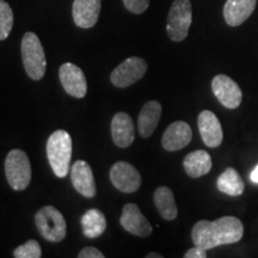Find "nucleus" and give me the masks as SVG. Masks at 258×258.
I'll list each match as a JSON object with an SVG mask.
<instances>
[{
    "label": "nucleus",
    "mask_w": 258,
    "mask_h": 258,
    "mask_svg": "<svg viewBox=\"0 0 258 258\" xmlns=\"http://www.w3.org/2000/svg\"><path fill=\"white\" fill-rule=\"evenodd\" d=\"M22 59L25 72L32 80H41L46 73L47 61L40 38L34 32H27L22 40Z\"/></svg>",
    "instance_id": "7ed1b4c3"
},
{
    "label": "nucleus",
    "mask_w": 258,
    "mask_h": 258,
    "mask_svg": "<svg viewBox=\"0 0 258 258\" xmlns=\"http://www.w3.org/2000/svg\"><path fill=\"white\" fill-rule=\"evenodd\" d=\"M82 227L84 234L88 238H97L104 233L106 219L98 209H89L82 217Z\"/></svg>",
    "instance_id": "4be33fe9"
},
{
    "label": "nucleus",
    "mask_w": 258,
    "mask_h": 258,
    "mask_svg": "<svg viewBox=\"0 0 258 258\" xmlns=\"http://www.w3.org/2000/svg\"><path fill=\"white\" fill-rule=\"evenodd\" d=\"M147 72V62L143 57L132 56L125 59L111 72L110 80L116 88H128L139 82Z\"/></svg>",
    "instance_id": "0eeeda50"
},
{
    "label": "nucleus",
    "mask_w": 258,
    "mask_h": 258,
    "mask_svg": "<svg viewBox=\"0 0 258 258\" xmlns=\"http://www.w3.org/2000/svg\"><path fill=\"white\" fill-rule=\"evenodd\" d=\"M244 234V225L235 217H222L214 221L201 220L194 225L192 243L206 251L221 245L238 243Z\"/></svg>",
    "instance_id": "f257e3e1"
},
{
    "label": "nucleus",
    "mask_w": 258,
    "mask_h": 258,
    "mask_svg": "<svg viewBox=\"0 0 258 258\" xmlns=\"http://www.w3.org/2000/svg\"><path fill=\"white\" fill-rule=\"evenodd\" d=\"M14 256L16 258H40L42 256V250L38 241L28 240L15 250Z\"/></svg>",
    "instance_id": "b1692460"
},
{
    "label": "nucleus",
    "mask_w": 258,
    "mask_h": 258,
    "mask_svg": "<svg viewBox=\"0 0 258 258\" xmlns=\"http://www.w3.org/2000/svg\"><path fill=\"white\" fill-rule=\"evenodd\" d=\"M101 8L102 0H74L72 6L74 23L83 29L95 27L98 22Z\"/></svg>",
    "instance_id": "4468645a"
},
{
    "label": "nucleus",
    "mask_w": 258,
    "mask_h": 258,
    "mask_svg": "<svg viewBox=\"0 0 258 258\" xmlns=\"http://www.w3.org/2000/svg\"><path fill=\"white\" fill-rule=\"evenodd\" d=\"M120 222L122 227L131 234L143 238L152 234V226L135 203H127L124 206Z\"/></svg>",
    "instance_id": "9b49d317"
},
{
    "label": "nucleus",
    "mask_w": 258,
    "mask_h": 258,
    "mask_svg": "<svg viewBox=\"0 0 258 258\" xmlns=\"http://www.w3.org/2000/svg\"><path fill=\"white\" fill-rule=\"evenodd\" d=\"M153 200L161 218L167 221L175 220L178 215V209H177L172 190L167 186H159L154 191Z\"/></svg>",
    "instance_id": "aec40b11"
},
{
    "label": "nucleus",
    "mask_w": 258,
    "mask_h": 258,
    "mask_svg": "<svg viewBox=\"0 0 258 258\" xmlns=\"http://www.w3.org/2000/svg\"><path fill=\"white\" fill-rule=\"evenodd\" d=\"M59 78L61 85L69 95L76 98H84L88 91L84 72L77 64L72 62H66L61 64L59 70Z\"/></svg>",
    "instance_id": "9d476101"
},
{
    "label": "nucleus",
    "mask_w": 258,
    "mask_h": 258,
    "mask_svg": "<svg viewBox=\"0 0 258 258\" xmlns=\"http://www.w3.org/2000/svg\"><path fill=\"white\" fill-rule=\"evenodd\" d=\"M111 183L122 192H135L141 186L139 171L127 161H117L110 169Z\"/></svg>",
    "instance_id": "1a4fd4ad"
},
{
    "label": "nucleus",
    "mask_w": 258,
    "mask_h": 258,
    "mask_svg": "<svg viewBox=\"0 0 258 258\" xmlns=\"http://www.w3.org/2000/svg\"><path fill=\"white\" fill-rule=\"evenodd\" d=\"M5 175L12 189L28 188L31 180V164L24 151L17 148L10 151L5 159Z\"/></svg>",
    "instance_id": "20e7f679"
},
{
    "label": "nucleus",
    "mask_w": 258,
    "mask_h": 258,
    "mask_svg": "<svg viewBox=\"0 0 258 258\" xmlns=\"http://www.w3.org/2000/svg\"><path fill=\"white\" fill-rule=\"evenodd\" d=\"M217 185L219 191L228 196H239L244 192L245 183L238 171L233 167H227L220 176L218 177Z\"/></svg>",
    "instance_id": "412c9836"
},
{
    "label": "nucleus",
    "mask_w": 258,
    "mask_h": 258,
    "mask_svg": "<svg viewBox=\"0 0 258 258\" xmlns=\"http://www.w3.org/2000/svg\"><path fill=\"white\" fill-rule=\"evenodd\" d=\"M185 258H206L207 257V251L200 246H194L191 249H189L184 253Z\"/></svg>",
    "instance_id": "bb28decb"
},
{
    "label": "nucleus",
    "mask_w": 258,
    "mask_h": 258,
    "mask_svg": "<svg viewBox=\"0 0 258 258\" xmlns=\"http://www.w3.org/2000/svg\"><path fill=\"white\" fill-rule=\"evenodd\" d=\"M123 4L132 14L141 15L150 6V0H123Z\"/></svg>",
    "instance_id": "393cba45"
},
{
    "label": "nucleus",
    "mask_w": 258,
    "mask_h": 258,
    "mask_svg": "<svg viewBox=\"0 0 258 258\" xmlns=\"http://www.w3.org/2000/svg\"><path fill=\"white\" fill-rule=\"evenodd\" d=\"M212 90L225 108L234 110L240 105L243 92L237 83L226 74H218L212 80Z\"/></svg>",
    "instance_id": "6e6552de"
},
{
    "label": "nucleus",
    "mask_w": 258,
    "mask_h": 258,
    "mask_svg": "<svg viewBox=\"0 0 258 258\" xmlns=\"http://www.w3.org/2000/svg\"><path fill=\"white\" fill-rule=\"evenodd\" d=\"M111 135L115 145L120 148L131 146L134 141V124L127 112H117L111 121Z\"/></svg>",
    "instance_id": "f3484780"
},
{
    "label": "nucleus",
    "mask_w": 258,
    "mask_h": 258,
    "mask_svg": "<svg viewBox=\"0 0 258 258\" xmlns=\"http://www.w3.org/2000/svg\"><path fill=\"white\" fill-rule=\"evenodd\" d=\"M161 116V104L157 101H150L143 106L139 114L138 128L141 138H150L154 133Z\"/></svg>",
    "instance_id": "a211bd4d"
},
{
    "label": "nucleus",
    "mask_w": 258,
    "mask_h": 258,
    "mask_svg": "<svg viewBox=\"0 0 258 258\" xmlns=\"http://www.w3.org/2000/svg\"><path fill=\"white\" fill-rule=\"evenodd\" d=\"M47 157L51 170L59 178L69 175L72 158V138L69 132H54L47 141Z\"/></svg>",
    "instance_id": "f03ea898"
},
{
    "label": "nucleus",
    "mask_w": 258,
    "mask_h": 258,
    "mask_svg": "<svg viewBox=\"0 0 258 258\" xmlns=\"http://www.w3.org/2000/svg\"><path fill=\"white\" fill-rule=\"evenodd\" d=\"M257 0H226L224 18L230 27H239L247 21L256 9Z\"/></svg>",
    "instance_id": "dca6fc26"
},
{
    "label": "nucleus",
    "mask_w": 258,
    "mask_h": 258,
    "mask_svg": "<svg viewBox=\"0 0 258 258\" xmlns=\"http://www.w3.org/2000/svg\"><path fill=\"white\" fill-rule=\"evenodd\" d=\"M161 257H163V256H161V254H159V253H157V252H151L146 256V258H161Z\"/></svg>",
    "instance_id": "c85d7f7f"
},
{
    "label": "nucleus",
    "mask_w": 258,
    "mask_h": 258,
    "mask_svg": "<svg viewBox=\"0 0 258 258\" xmlns=\"http://www.w3.org/2000/svg\"><path fill=\"white\" fill-rule=\"evenodd\" d=\"M199 131L203 143L207 147L217 148L221 145L224 139V132L220 121L214 112L203 110L199 115Z\"/></svg>",
    "instance_id": "f8f14e48"
},
{
    "label": "nucleus",
    "mask_w": 258,
    "mask_h": 258,
    "mask_svg": "<svg viewBox=\"0 0 258 258\" xmlns=\"http://www.w3.org/2000/svg\"><path fill=\"white\" fill-rule=\"evenodd\" d=\"M71 180L74 189L85 198L96 195V184L91 166L86 161L77 160L71 169Z\"/></svg>",
    "instance_id": "2eb2a0df"
},
{
    "label": "nucleus",
    "mask_w": 258,
    "mask_h": 258,
    "mask_svg": "<svg viewBox=\"0 0 258 258\" xmlns=\"http://www.w3.org/2000/svg\"><path fill=\"white\" fill-rule=\"evenodd\" d=\"M14 27V12L11 6L4 0H0V41L9 37Z\"/></svg>",
    "instance_id": "5701e85b"
},
{
    "label": "nucleus",
    "mask_w": 258,
    "mask_h": 258,
    "mask_svg": "<svg viewBox=\"0 0 258 258\" xmlns=\"http://www.w3.org/2000/svg\"><path fill=\"white\" fill-rule=\"evenodd\" d=\"M212 157L207 151L198 150L186 154L183 160V166L186 175L191 178H200V177L207 175L212 170Z\"/></svg>",
    "instance_id": "6ab92c4d"
},
{
    "label": "nucleus",
    "mask_w": 258,
    "mask_h": 258,
    "mask_svg": "<svg viewBox=\"0 0 258 258\" xmlns=\"http://www.w3.org/2000/svg\"><path fill=\"white\" fill-rule=\"evenodd\" d=\"M192 22V10L190 0H175L167 15L166 31L170 40L182 42L189 34Z\"/></svg>",
    "instance_id": "39448f33"
},
{
    "label": "nucleus",
    "mask_w": 258,
    "mask_h": 258,
    "mask_svg": "<svg viewBox=\"0 0 258 258\" xmlns=\"http://www.w3.org/2000/svg\"><path fill=\"white\" fill-rule=\"evenodd\" d=\"M35 224L42 237L50 243H60L66 237V220L53 206L41 208L35 215Z\"/></svg>",
    "instance_id": "423d86ee"
},
{
    "label": "nucleus",
    "mask_w": 258,
    "mask_h": 258,
    "mask_svg": "<svg viewBox=\"0 0 258 258\" xmlns=\"http://www.w3.org/2000/svg\"><path fill=\"white\" fill-rule=\"evenodd\" d=\"M78 257L79 258H104V254H103L98 249H96V247L88 246L80 251Z\"/></svg>",
    "instance_id": "a878e982"
},
{
    "label": "nucleus",
    "mask_w": 258,
    "mask_h": 258,
    "mask_svg": "<svg viewBox=\"0 0 258 258\" xmlns=\"http://www.w3.org/2000/svg\"><path fill=\"white\" fill-rule=\"evenodd\" d=\"M250 178L253 183H258V165L252 170V172H251L250 175Z\"/></svg>",
    "instance_id": "cd10ccee"
},
{
    "label": "nucleus",
    "mask_w": 258,
    "mask_h": 258,
    "mask_svg": "<svg viewBox=\"0 0 258 258\" xmlns=\"http://www.w3.org/2000/svg\"><path fill=\"white\" fill-rule=\"evenodd\" d=\"M192 139V131L184 121H176L171 123L164 132L161 145L169 152L179 151L188 146Z\"/></svg>",
    "instance_id": "ddd939ff"
}]
</instances>
